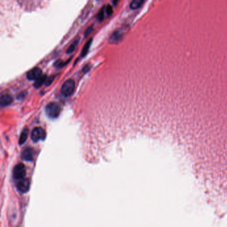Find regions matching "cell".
<instances>
[{"instance_id":"obj_1","label":"cell","mask_w":227,"mask_h":227,"mask_svg":"<svg viewBox=\"0 0 227 227\" xmlns=\"http://www.w3.org/2000/svg\"><path fill=\"white\" fill-rule=\"evenodd\" d=\"M46 113L49 117L51 119L57 118L60 114L61 108L60 106L56 103H51L46 107Z\"/></svg>"},{"instance_id":"obj_2","label":"cell","mask_w":227,"mask_h":227,"mask_svg":"<svg viewBox=\"0 0 227 227\" xmlns=\"http://www.w3.org/2000/svg\"><path fill=\"white\" fill-rule=\"evenodd\" d=\"M75 90V82L73 80L69 79L63 83L61 87V93L65 97H69Z\"/></svg>"},{"instance_id":"obj_3","label":"cell","mask_w":227,"mask_h":227,"mask_svg":"<svg viewBox=\"0 0 227 227\" xmlns=\"http://www.w3.org/2000/svg\"><path fill=\"white\" fill-rule=\"evenodd\" d=\"M13 177L16 179H19V180L23 179L25 177L26 174V170L25 166L21 164V163H20V164L16 165L14 167V169H13Z\"/></svg>"},{"instance_id":"obj_4","label":"cell","mask_w":227,"mask_h":227,"mask_svg":"<svg viewBox=\"0 0 227 227\" xmlns=\"http://www.w3.org/2000/svg\"><path fill=\"white\" fill-rule=\"evenodd\" d=\"M46 133L45 131L41 127H36L31 133V139L34 142H38L40 140H43L45 138Z\"/></svg>"},{"instance_id":"obj_5","label":"cell","mask_w":227,"mask_h":227,"mask_svg":"<svg viewBox=\"0 0 227 227\" xmlns=\"http://www.w3.org/2000/svg\"><path fill=\"white\" fill-rule=\"evenodd\" d=\"M42 75V71L39 67H35L27 73V78L29 80H37Z\"/></svg>"},{"instance_id":"obj_6","label":"cell","mask_w":227,"mask_h":227,"mask_svg":"<svg viewBox=\"0 0 227 227\" xmlns=\"http://www.w3.org/2000/svg\"><path fill=\"white\" fill-rule=\"evenodd\" d=\"M30 187V181L29 179H21L17 183V188L21 193H27Z\"/></svg>"},{"instance_id":"obj_7","label":"cell","mask_w":227,"mask_h":227,"mask_svg":"<svg viewBox=\"0 0 227 227\" xmlns=\"http://www.w3.org/2000/svg\"><path fill=\"white\" fill-rule=\"evenodd\" d=\"M33 150L31 148H27L22 152V158L25 161H31L33 158Z\"/></svg>"},{"instance_id":"obj_8","label":"cell","mask_w":227,"mask_h":227,"mask_svg":"<svg viewBox=\"0 0 227 227\" xmlns=\"http://www.w3.org/2000/svg\"><path fill=\"white\" fill-rule=\"evenodd\" d=\"M122 35H123V32L122 30H118L111 35L110 38V42L111 43H117L122 39Z\"/></svg>"},{"instance_id":"obj_9","label":"cell","mask_w":227,"mask_h":227,"mask_svg":"<svg viewBox=\"0 0 227 227\" xmlns=\"http://www.w3.org/2000/svg\"><path fill=\"white\" fill-rule=\"evenodd\" d=\"M13 101V98L10 95H3L1 97V105L2 106H7L11 104Z\"/></svg>"},{"instance_id":"obj_10","label":"cell","mask_w":227,"mask_h":227,"mask_svg":"<svg viewBox=\"0 0 227 227\" xmlns=\"http://www.w3.org/2000/svg\"><path fill=\"white\" fill-rule=\"evenodd\" d=\"M144 2V0H133L132 2L131 3L130 7L132 10H137L139 9Z\"/></svg>"},{"instance_id":"obj_11","label":"cell","mask_w":227,"mask_h":227,"mask_svg":"<svg viewBox=\"0 0 227 227\" xmlns=\"http://www.w3.org/2000/svg\"><path fill=\"white\" fill-rule=\"evenodd\" d=\"M92 39H89L88 42H87V43H85V45H84V47L82 49V51H81V56L82 57H85L86 55H87L89 50V48H90V46L91 45V43H92Z\"/></svg>"},{"instance_id":"obj_12","label":"cell","mask_w":227,"mask_h":227,"mask_svg":"<svg viewBox=\"0 0 227 227\" xmlns=\"http://www.w3.org/2000/svg\"><path fill=\"white\" fill-rule=\"evenodd\" d=\"M45 81H46V76L42 75L39 78H38L37 80H35V82L34 83V87L36 88H38L41 87Z\"/></svg>"},{"instance_id":"obj_13","label":"cell","mask_w":227,"mask_h":227,"mask_svg":"<svg viewBox=\"0 0 227 227\" xmlns=\"http://www.w3.org/2000/svg\"><path fill=\"white\" fill-rule=\"evenodd\" d=\"M28 129H25L24 131H23V132L21 133V134L20 135V140H19L20 145L24 144L27 138H28Z\"/></svg>"},{"instance_id":"obj_14","label":"cell","mask_w":227,"mask_h":227,"mask_svg":"<svg viewBox=\"0 0 227 227\" xmlns=\"http://www.w3.org/2000/svg\"><path fill=\"white\" fill-rule=\"evenodd\" d=\"M78 43H79V39L76 40L75 42H74L73 43L70 45L69 47L68 48L67 51V53H68V54H70V53H71L73 52V51H74V50H75V47H76V46H77V45H78Z\"/></svg>"},{"instance_id":"obj_15","label":"cell","mask_w":227,"mask_h":227,"mask_svg":"<svg viewBox=\"0 0 227 227\" xmlns=\"http://www.w3.org/2000/svg\"><path fill=\"white\" fill-rule=\"evenodd\" d=\"M104 19V11L103 9L99 11V14H98V20L99 21H102Z\"/></svg>"},{"instance_id":"obj_16","label":"cell","mask_w":227,"mask_h":227,"mask_svg":"<svg viewBox=\"0 0 227 227\" xmlns=\"http://www.w3.org/2000/svg\"><path fill=\"white\" fill-rule=\"evenodd\" d=\"M106 12H107V16H110V15L112 14V13H113V8H112V7L110 5L107 6V7L106 8Z\"/></svg>"},{"instance_id":"obj_17","label":"cell","mask_w":227,"mask_h":227,"mask_svg":"<svg viewBox=\"0 0 227 227\" xmlns=\"http://www.w3.org/2000/svg\"><path fill=\"white\" fill-rule=\"evenodd\" d=\"M53 79H54L53 77H50V78H49L46 80V81H45V83H46V85H50V84L51 83L52 81H53Z\"/></svg>"},{"instance_id":"obj_18","label":"cell","mask_w":227,"mask_h":227,"mask_svg":"<svg viewBox=\"0 0 227 227\" xmlns=\"http://www.w3.org/2000/svg\"><path fill=\"white\" fill-rule=\"evenodd\" d=\"M92 29H93V28H92V27H89V28L87 29V31H85V36H87V35H88L90 33H91V31H92Z\"/></svg>"},{"instance_id":"obj_19","label":"cell","mask_w":227,"mask_h":227,"mask_svg":"<svg viewBox=\"0 0 227 227\" xmlns=\"http://www.w3.org/2000/svg\"><path fill=\"white\" fill-rule=\"evenodd\" d=\"M118 2H119V0H113V4H114V5H116Z\"/></svg>"}]
</instances>
